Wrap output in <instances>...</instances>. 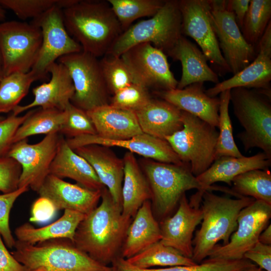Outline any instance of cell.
<instances>
[{
	"label": "cell",
	"mask_w": 271,
	"mask_h": 271,
	"mask_svg": "<svg viewBox=\"0 0 271 271\" xmlns=\"http://www.w3.org/2000/svg\"><path fill=\"white\" fill-rule=\"evenodd\" d=\"M240 271H265L264 270L257 267V265L248 267Z\"/></svg>",
	"instance_id": "obj_53"
},
{
	"label": "cell",
	"mask_w": 271,
	"mask_h": 271,
	"mask_svg": "<svg viewBox=\"0 0 271 271\" xmlns=\"http://www.w3.org/2000/svg\"><path fill=\"white\" fill-rule=\"evenodd\" d=\"M13 256L26 271H112L78 248L70 239L57 238L35 244L16 240Z\"/></svg>",
	"instance_id": "obj_4"
},
{
	"label": "cell",
	"mask_w": 271,
	"mask_h": 271,
	"mask_svg": "<svg viewBox=\"0 0 271 271\" xmlns=\"http://www.w3.org/2000/svg\"><path fill=\"white\" fill-rule=\"evenodd\" d=\"M101 202L85 215L77 226L73 242L95 260L108 265L119 256L131 218L122 213L105 187Z\"/></svg>",
	"instance_id": "obj_1"
},
{
	"label": "cell",
	"mask_w": 271,
	"mask_h": 271,
	"mask_svg": "<svg viewBox=\"0 0 271 271\" xmlns=\"http://www.w3.org/2000/svg\"><path fill=\"white\" fill-rule=\"evenodd\" d=\"M183 127L165 140L196 177L204 172L216 158L218 131L215 127L181 111Z\"/></svg>",
	"instance_id": "obj_7"
},
{
	"label": "cell",
	"mask_w": 271,
	"mask_h": 271,
	"mask_svg": "<svg viewBox=\"0 0 271 271\" xmlns=\"http://www.w3.org/2000/svg\"><path fill=\"white\" fill-rule=\"evenodd\" d=\"M182 65V76L177 88L182 89L198 82H219L218 74L208 65V60L196 45L182 36L166 54Z\"/></svg>",
	"instance_id": "obj_25"
},
{
	"label": "cell",
	"mask_w": 271,
	"mask_h": 271,
	"mask_svg": "<svg viewBox=\"0 0 271 271\" xmlns=\"http://www.w3.org/2000/svg\"><path fill=\"white\" fill-rule=\"evenodd\" d=\"M6 18V12L5 9L0 4V22H5Z\"/></svg>",
	"instance_id": "obj_52"
},
{
	"label": "cell",
	"mask_w": 271,
	"mask_h": 271,
	"mask_svg": "<svg viewBox=\"0 0 271 271\" xmlns=\"http://www.w3.org/2000/svg\"><path fill=\"white\" fill-rule=\"evenodd\" d=\"M69 146L73 150L91 144L108 147L115 146L127 149L153 160L174 164H184L165 140L142 133L131 138L121 140H110L95 135H83L66 139Z\"/></svg>",
	"instance_id": "obj_19"
},
{
	"label": "cell",
	"mask_w": 271,
	"mask_h": 271,
	"mask_svg": "<svg viewBox=\"0 0 271 271\" xmlns=\"http://www.w3.org/2000/svg\"><path fill=\"white\" fill-rule=\"evenodd\" d=\"M21 173V166L16 160L7 157L0 158V191L6 194L17 190Z\"/></svg>",
	"instance_id": "obj_46"
},
{
	"label": "cell",
	"mask_w": 271,
	"mask_h": 271,
	"mask_svg": "<svg viewBox=\"0 0 271 271\" xmlns=\"http://www.w3.org/2000/svg\"><path fill=\"white\" fill-rule=\"evenodd\" d=\"M58 62L68 69L74 93L70 102L88 111L109 104L110 92L102 72L99 60L81 51L60 57Z\"/></svg>",
	"instance_id": "obj_9"
},
{
	"label": "cell",
	"mask_w": 271,
	"mask_h": 271,
	"mask_svg": "<svg viewBox=\"0 0 271 271\" xmlns=\"http://www.w3.org/2000/svg\"><path fill=\"white\" fill-rule=\"evenodd\" d=\"M47 72L51 76L50 81L33 88V100L28 104L18 105L13 111V114L19 115L35 107L60 110L66 109L75 91L69 72L59 62L51 64Z\"/></svg>",
	"instance_id": "obj_22"
},
{
	"label": "cell",
	"mask_w": 271,
	"mask_h": 271,
	"mask_svg": "<svg viewBox=\"0 0 271 271\" xmlns=\"http://www.w3.org/2000/svg\"><path fill=\"white\" fill-rule=\"evenodd\" d=\"M155 93L181 111L218 127L220 99L206 93L203 82L193 83L182 89L156 91Z\"/></svg>",
	"instance_id": "obj_23"
},
{
	"label": "cell",
	"mask_w": 271,
	"mask_h": 271,
	"mask_svg": "<svg viewBox=\"0 0 271 271\" xmlns=\"http://www.w3.org/2000/svg\"><path fill=\"white\" fill-rule=\"evenodd\" d=\"M66 4V0H0L5 9L10 10L22 20H33L55 6L63 10Z\"/></svg>",
	"instance_id": "obj_41"
},
{
	"label": "cell",
	"mask_w": 271,
	"mask_h": 271,
	"mask_svg": "<svg viewBox=\"0 0 271 271\" xmlns=\"http://www.w3.org/2000/svg\"><path fill=\"white\" fill-rule=\"evenodd\" d=\"M99 137L110 140L131 138L143 132L134 111L104 105L87 111Z\"/></svg>",
	"instance_id": "obj_27"
},
{
	"label": "cell",
	"mask_w": 271,
	"mask_h": 271,
	"mask_svg": "<svg viewBox=\"0 0 271 271\" xmlns=\"http://www.w3.org/2000/svg\"><path fill=\"white\" fill-rule=\"evenodd\" d=\"M62 12L69 35L82 51L98 58L107 53L122 32L107 1L78 0Z\"/></svg>",
	"instance_id": "obj_2"
},
{
	"label": "cell",
	"mask_w": 271,
	"mask_h": 271,
	"mask_svg": "<svg viewBox=\"0 0 271 271\" xmlns=\"http://www.w3.org/2000/svg\"><path fill=\"white\" fill-rule=\"evenodd\" d=\"M120 57L137 83L157 89L156 91L177 88L178 81L170 69L167 55L152 44L135 45Z\"/></svg>",
	"instance_id": "obj_16"
},
{
	"label": "cell",
	"mask_w": 271,
	"mask_h": 271,
	"mask_svg": "<svg viewBox=\"0 0 271 271\" xmlns=\"http://www.w3.org/2000/svg\"><path fill=\"white\" fill-rule=\"evenodd\" d=\"M60 136L59 132H53L35 144H29L25 139L12 145L7 157L13 158L21 166L19 188L28 187L37 193L49 175Z\"/></svg>",
	"instance_id": "obj_12"
},
{
	"label": "cell",
	"mask_w": 271,
	"mask_h": 271,
	"mask_svg": "<svg viewBox=\"0 0 271 271\" xmlns=\"http://www.w3.org/2000/svg\"><path fill=\"white\" fill-rule=\"evenodd\" d=\"M49 174L62 179L70 178L91 190H101L105 187L89 163L69 146L61 134Z\"/></svg>",
	"instance_id": "obj_26"
},
{
	"label": "cell",
	"mask_w": 271,
	"mask_h": 271,
	"mask_svg": "<svg viewBox=\"0 0 271 271\" xmlns=\"http://www.w3.org/2000/svg\"><path fill=\"white\" fill-rule=\"evenodd\" d=\"M40 28L32 23L11 21L0 24V48L4 76L28 72L33 67L41 44Z\"/></svg>",
	"instance_id": "obj_10"
},
{
	"label": "cell",
	"mask_w": 271,
	"mask_h": 271,
	"mask_svg": "<svg viewBox=\"0 0 271 271\" xmlns=\"http://www.w3.org/2000/svg\"><path fill=\"white\" fill-rule=\"evenodd\" d=\"M202 218L203 212L200 207H192L186 194H184L175 213L160 222L162 238L160 241L175 249L184 256L192 258L193 234Z\"/></svg>",
	"instance_id": "obj_20"
},
{
	"label": "cell",
	"mask_w": 271,
	"mask_h": 271,
	"mask_svg": "<svg viewBox=\"0 0 271 271\" xmlns=\"http://www.w3.org/2000/svg\"><path fill=\"white\" fill-rule=\"evenodd\" d=\"M257 54L245 68L205 90L210 97L236 87L256 89L271 97V21L257 45Z\"/></svg>",
	"instance_id": "obj_17"
},
{
	"label": "cell",
	"mask_w": 271,
	"mask_h": 271,
	"mask_svg": "<svg viewBox=\"0 0 271 271\" xmlns=\"http://www.w3.org/2000/svg\"><path fill=\"white\" fill-rule=\"evenodd\" d=\"M179 6L182 35L192 38L220 72H230L212 25L209 0H179Z\"/></svg>",
	"instance_id": "obj_13"
},
{
	"label": "cell",
	"mask_w": 271,
	"mask_h": 271,
	"mask_svg": "<svg viewBox=\"0 0 271 271\" xmlns=\"http://www.w3.org/2000/svg\"><path fill=\"white\" fill-rule=\"evenodd\" d=\"M66 117L65 110L41 107L33 109L16 131L13 144L32 136L60 133Z\"/></svg>",
	"instance_id": "obj_32"
},
{
	"label": "cell",
	"mask_w": 271,
	"mask_h": 271,
	"mask_svg": "<svg viewBox=\"0 0 271 271\" xmlns=\"http://www.w3.org/2000/svg\"><path fill=\"white\" fill-rule=\"evenodd\" d=\"M249 4L250 0L226 1V7L233 13L236 22L240 30L248 11Z\"/></svg>",
	"instance_id": "obj_49"
},
{
	"label": "cell",
	"mask_w": 271,
	"mask_h": 271,
	"mask_svg": "<svg viewBox=\"0 0 271 271\" xmlns=\"http://www.w3.org/2000/svg\"><path fill=\"white\" fill-rule=\"evenodd\" d=\"M219 99L218 127L219 131L216 147L215 159L221 156L242 157L243 156L238 149L233 138L232 126L229 114L230 90L221 92Z\"/></svg>",
	"instance_id": "obj_39"
},
{
	"label": "cell",
	"mask_w": 271,
	"mask_h": 271,
	"mask_svg": "<svg viewBox=\"0 0 271 271\" xmlns=\"http://www.w3.org/2000/svg\"><path fill=\"white\" fill-rule=\"evenodd\" d=\"M33 109L27 111L23 115H16L13 113L7 118L0 120V158L7 157L13 144L16 131Z\"/></svg>",
	"instance_id": "obj_45"
},
{
	"label": "cell",
	"mask_w": 271,
	"mask_h": 271,
	"mask_svg": "<svg viewBox=\"0 0 271 271\" xmlns=\"http://www.w3.org/2000/svg\"><path fill=\"white\" fill-rule=\"evenodd\" d=\"M4 76V61L3 55L0 48V80Z\"/></svg>",
	"instance_id": "obj_51"
},
{
	"label": "cell",
	"mask_w": 271,
	"mask_h": 271,
	"mask_svg": "<svg viewBox=\"0 0 271 271\" xmlns=\"http://www.w3.org/2000/svg\"><path fill=\"white\" fill-rule=\"evenodd\" d=\"M64 110L66 117L60 131V134L69 138L96 134L93 122L87 111L74 106L71 102Z\"/></svg>",
	"instance_id": "obj_42"
},
{
	"label": "cell",
	"mask_w": 271,
	"mask_h": 271,
	"mask_svg": "<svg viewBox=\"0 0 271 271\" xmlns=\"http://www.w3.org/2000/svg\"><path fill=\"white\" fill-rule=\"evenodd\" d=\"M122 32L139 18L154 16L165 0H107Z\"/></svg>",
	"instance_id": "obj_37"
},
{
	"label": "cell",
	"mask_w": 271,
	"mask_h": 271,
	"mask_svg": "<svg viewBox=\"0 0 271 271\" xmlns=\"http://www.w3.org/2000/svg\"><path fill=\"white\" fill-rule=\"evenodd\" d=\"M29 190V187H23L0 195V234L6 245L10 248L14 247L16 242L10 227V212L16 200Z\"/></svg>",
	"instance_id": "obj_44"
},
{
	"label": "cell",
	"mask_w": 271,
	"mask_h": 271,
	"mask_svg": "<svg viewBox=\"0 0 271 271\" xmlns=\"http://www.w3.org/2000/svg\"><path fill=\"white\" fill-rule=\"evenodd\" d=\"M270 18V0H250L241 31L245 40L254 47L257 46Z\"/></svg>",
	"instance_id": "obj_38"
},
{
	"label": "cell",
	"mask_w": 271,
	"mask_h": 271,
	"mask_svg": "<svg viewBox=\"0 0 271 271\" xmlns=\"http://www.w3.org/2000/svg\"><path fill=\"white\" fill-rule=\"evenodd\" d=\"M270 166L271 159L263 152L250 157L217 158L207 170L196 177L201 188L192 195L189 205L200 208L204 192L215 190L212 185L216 182H222L231 186L232 180L238 175L252 170H268Z\"/></svg>",
	"instance_id": "obj_18"
},
{
	"label": "cell",
	"mask_w": 271,
	"mask_h": 271,
	"mask_svg": "<svg viewBox=\"0 0 271 271\" xmlns=\"http://www.w3.org/2000/svg\"><path fill=\"white\" fill-rule=\"evenodd\" d=\"M130 223L120 252L128 259L144 250L162 238L160 225L156 219L150 200L139 209Z\"/></svg>",
	"instance_id": "obj_29"
},
{
	"label": "cell",
	"mask_w": 271,
	"mask_h": 271,
	"mask_svg": "<svg viewBox=\"0 0 271 271\" xmlns=\"http://www.w3.org/2000/svg\"><path fill=\"white\" fill-rule=\"evenodd\" d=\"M125 259L131 265L140 268H150L156 266H191L197 264L192 258L184 256L160 241Z\"/></svg>",
	"instance_id": "obj_34"
},
{
	"label": "cell",
	"mask_w": 271,
	"mask_h": 271,
	"mask_svg": "<svg viewBox=\"0 0 271 271\" xmlns=\"http://www.w3.org/2000/svg\"><path fill=\"white\" fill-rule=\"evenodd\" d=\"M232 191L238 198L249 197L271 205V173L268 170H252L235 177Z\"/></svg>",
	"instance_id": "obj_36"
},
{
	"label": "cell",
	"mask_w": 271,
	"mask_h": 271,
	"mask_svg": "<svg viewBox=\"0 0 271 271\" xmlns=\"http://www.w3.org/2000/svg\"><path fill=\"white\" fill-rule=\"evenodd\" d=\"M254 200L249 197L232 199L205 191L200 205L201 226L193 239L192 260L201 263L219 241L222 240L223 245L227 244L237 229L239 212Z\"/></svg>",
	"instance_id": "obj_3"
},
{
	"label": "cell",
	"mask_w": 271,
	"mask_h": 271,
	"mask_svg": "<svg viewBox=\"0 0 271 271\" xmlns=\"http://www.w3.org/2000/svg\"><path fill=\"white\" fill-rule=\"evenodd\" d=\"M0 271H26L25 266L8 251L1 234Z\"/></svg>",
	"instance_id": "obj_48"
},
{
	"label": "cell",
	"mask_w": 271,
	"mask_h": 271,
	"mask_svg": "<svg viewBox=\"0 0 271 271\" xmlns=\"http://www.w3.org/2000/svg\"><path fill=\"white\" fill-rule=\"evenodd\" d=\"M151 98L148 88L133 83L112 94L109 104L135 112L144 106Z\"/></svg>",
	"instance_id": "obj_43"
},
{
	"label": "cell",
	"mask_w": 271,
	"mask_h": 271,
	"mask_svg": "<svg viewBox=\"0 0 271 271\" xmlns=\"http://www.w3.org/2000/svg\"><path fill=\"white\" fill-rule=\"evenodd\" d=\"M212 25L222 54L233 75L255 58L254 47L244 38L226 1L209 0Z\"/></svg>",
	"instance_id": "obj_11"
},
{
	"label": "cell",
	"mask_w": 271,
	"mask_h": 271,
	"mask_svg": "<svg viewBox=\"0 0 271 271\" xmlns=\"http://www.w3.org/2000/svg\"><path fill=\"white\" fill-rule=\"evenodd\" d=\"M85 216L66 209L59 219L42 227L36 228L29 223H25L15 229L16 240L30 244L57 238H67L73 242L76 228Z\"/></svg>",
	"instance_id": "obj_31"
},
{
	"label": "cell",
	"mask_w": 271,
	"mask_h": 271,
	"mask_svg": "<svg viewBox=\"0 0 271 271\" xmlns=\"http://www.w3.org/2000/svg\"><path fill=\"white\" fill-rule=\"evenodd\" d=\"M255 265L251 261L245 258L226 260L208 258L201 263L191 266L140 268L131 265L125 259L120 257L114 261L112 271H240Z\"/></svg>",
	"instance_id": "obj_35"
},
{
	"label": "cell",
	"mask_w": 271,
	"mask_h": 271,
	"mask_svg": "<svg viewBox=\"0 0 271 271\" xmlns=\"http://www.w3.org/2000/svg\"><path fill=\"white\" fill-rule=\"evenodd\" d=\"M74 150L89 163L114 201L122 206L123 160L118 158L109 147L105 146L88 145Z\"/></svg>",
	"instance_id": "obj_24"
},
{
	"label": "cell",
	"mask_w": 271,
	"mask_h": 271,
	"mask_svg": "<svg viewBox=\"0 0 271 271\" xmlns=\"http://www.w3.org/2000/svg\"><path fill=\"white\" fill-rule=\"evenodd\" d=\"M3 119V117H2V116H0V120H1V119Z\"/></svg>",
	"instance_id": "obj_54"
},
{
	"label": "cell",
	"mask_w": 271,
	"mask_h": 271,
	"mask_svg": "<svg viewBox=\"0 0 271 271\" xmlns=\"http://www.w3.org/2000/svg\"><path fill=\"white\" fill-rule=\"evenodd\" d=\"M122 160V213L125 217L133 218L143 204L152 199V192L133 153L126 152Z\"/></svg>",
	"instance_id": "obj_30"
},
{
	"label": "cell",
	"mask_w": 271,
	"mask_h": 271,
	"mask_svg": "<svg viewBox=\"0 0 271 271\" xmlns=\"http://www.w3.org/2000/svg\"><path fill=\"white\" fill-rule=\"evenodd\" d=\"M258 241L265 244L271 245V225H268L259 236Z\"/></svg>",
	"instance_id": "obj_50"
},
{
	"label": "cell",
	"mask_w": 271,
	"mask_h": 271,
	"mask_svg": "<svg viewBox=\"0 0 271 271\" xmlns=\"http://www.w3.org/2000/svg\"><path fill=\"white\" fill-rule=\"evenodd\" d=\"M102 190L89 189L49 174L37 193L50 201L55 209L71 210L86 215L97 206Z\"/></svg>",
	"instance_id": "obj_21"
},
{
	"label": "cell",
	"mask_w": 271,
	"mask_h": 271,
	"mask_svg": "<svg viewBox=\"0 0 271 271\" xmlns=\"http://www.w3.org/2000/svg\"><path fill=\"white\" fill-rule=\"evenodd\" d=\"M271 217V205L255 200L242 209L237 218V227L229 242L217 244L209 258L239 260L258 241L259 236L267 226Z\"/></svg>",
	"instance_id": "obj_15"
},
{
	"label": "cell",
	"mask_w": 271,
	"mask_h": 271,
	"mask_svg": "<svg viewBox=\"0 0 271 271\" xmlns=\"http://www.w3.org/2000/svg\"><path fill=\"white\" fill-rule=\"evenodd\" d=\"M179 0H165L154 16L122 32L106 55L119 57L128 49L142 43H150L166 55L182 36Z\"/></svg>",
	"instance_id": "obj_5"
},
{
	"label": "cell",
	"mask_w": 271,
	"mask_h": 271,
	"mask_svg": "<svg viewBox=\"0 0 271 271\" xmlns=\"http://www.w3.org/2000/svg\"><path fill=\"white\" fill-rule=\"evenodd\" d=\"M107 87L112 95L119 90L137 83L127 66L120 56L105 55L99 60Z\"/></svg>",
	"instance_id": "obj_40"
},
{
	"label": "cell",
	"mask_w": 271,
	"mask_h": 271,
	"mask_svg": "<svg viewBox=\"0 0 271 271\" xmlns=\"http://www.w3.org/2000/svg\"><path fill=\"white\" fill-rule=\"evenodd\" d=\"M143 169L151 188L155 210L162 220L170 216L186 191L201 188L190 166L184 163L149 160L144 162Z\"/></svg>",
	"instance_id": "obj_8"
},
{
	"label": "cell",
	"mask_w": 271,
	"mask_h": 271,
	"mask_svg": "<svg viewBox=\"0 0 271 271\" xmlns=\"http://www.w3.org/2000/svg\"><path fill=\"white\" fill-rule=\"evenodd\" d=\"M45 78L32 70L4 76L0 80V113L13 111L27 95L31 84Z\"/></svg>",
	"instance_id": "obj_33"
},
{
	"label": "cell",
	"mask_w": 271,
	"mask_h": 271,
	"mask_svg": "<svg viewBox=\"0 0 271 271\" xmlns=\"http://www.w3.org/2000/svg\"><path fill=\"white\" fill-rule=\"evenodd\" d=\"M243 258L253 261L265 271H271V245L258 241L244 253Z\"/></svg>",
	"instance_id": "obj_47"
},
{
	"label": "cell",
	"mask_w": 271,
	"mask_h": 271,
	"mask_svg": "<svg viewBox=\"0 0 271 271\" xmlns=\"http://www.w3.org/2000/svg\"><path fill=\"white\" fill-rule=\"evenodd\" d=\"M31 23L38 26L42 33V44L32 70L45 78L49 66L60 57L79 52L81 46L67 32L62 10L54 6Z\"/></svg>",
	"instance_id": "obj_14"
},
{
	"label": "cell",
	"mask_w": 271,
	"mask_h": 271,
	"mask_svg": "<svg viewBox=\"0 0 271 271\" xmlns=\"http://www.w3.org/2000/svg\"><path fill=\"white\" fill-rule=\"evenodd\" d=\"M271 97L244 87L230 90L234 114L243 128L237 134L244 150L258 148L271 159Z\"/></svg>",
	"instance_id": "obj_6"
},
{
	"label": "cell",
	"mask_w": 271,
	"mask_h": 271,
	"mask_svg": "<svg viewBox=\"0 0 271 271\" xmlns=\"http://www.w3.org/2000/svg\"><path fill=\"white\" fill-rule=\"evenodd\" d=\"M134 112L143 132L155 138L165 140L183 127L181 111L163 99L152 98Z\"/></svg>",
	"instance_id": "obj_28"
}]
</instances>
